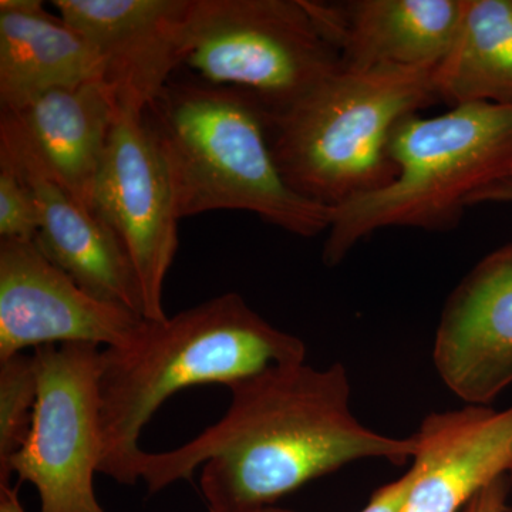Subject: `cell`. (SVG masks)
Returning <instances> with one entry per match:
<instances>
[{
    "label": "cell",
    "mask_w": 512,
    "mask_h": 512,
    "mask_svg": "<svg viewBox=\"0 0 512 512\" xmlns=\"http://www.w3.org/2000/svg\"><path fill=\"white\" fill-rule=\"evenodd\" d=\"M228 389L231 404L220 421L183 446L141 454L138 477L151 493L201 467L208 512H258L353 461L402 466L416 453V437L393 439L357 421L340 363L269 367Z\"/></svg>",
    "instance_id": "6da1fadb"
},
{
    "label": "cell",
    "mask_w": 512,
    "mask_h": 512,
    "mask_svg": "<svg viewBox=\"0 0 512 512\" xmlns=\"http://www.w3.org/2000/svg\"><path fill=\"white\" fill-rule=\"evenodd\" d=\"M305 359L301 339L266 322L235 292L160 322L144 319L127 345L100 353V474L126 485L140 480L141 433L180 390L228 387Z\"/></svg>",
    "instance_id": "7a4b0ae2"
},
{
    "label": "cell",
    "mask_w": 512,
    "mask_h": 512,
    "mask_svg": "<svg viewBox=\"0 0 512 512\" xmlns=\"http://www.w3.org/2000/svg\"><path fill=\"white\" fill-rule=\"evenodd\" d=\"M146 119L167 163L180 220L245 211L298 237L328 232L332 208L286 184L272 154L268 111L251 94L171 80Z\"/></svg>",
    "instance_id": "3957f363"
},
{
    "label": "cell",
    "mask_w": 512,
    "mask_h": 512,
    "mask_svg": "<svg viewBox=\"0 0 512 512\" xmlns=\"http://www.w3.org/2000/svg\"><path fill=\"white\" fill-rule=\"evenodd\" d=\"M436 69L339 70L289 109L268 114L272 154L286 184L335 210L392 183L393 130L439 103Z\"/></svg>",
    "instance_id": "277c9868"
},
{
    "label": "cell",
    "mask_w": 512,
    "mask_h": 512,
    "mask_svg": "<svg viewBox=\"0 0 512 512\" xmlns=\"http://www.w3.org/2000/svg\"><path fill=\"white\" fill-rule=\"evenodd\" d=\"M389 154L397 170L392 183L333 210L322 252L329 268L380 229L453 228L477 192L511 180L512 104H463L429 119L404 117Z\"/></svg>",
    "instance_id": "5b68a950"
},
{
    "label": "cell",
    "mask_w": 512,
    "mask_h": 512,
    "mask_svg": "<svg viewBox=\"0 0 512 512\" xmlns=\"http://www.w3.org/2000/svg\"><path fill=\"white\" fill-rule=\"evenodd\" d=\"M183 64L276 114L339 72L340 57L306 0H191Z\"/></svg>",
    "instance_id": "8992f818"
},
{
    "label": "cell",
    "mask_w": 512,
    "mask_h": 512,
    "mask_svg": "<svg viewBox=\"0 0 512 512\" xmlns=\"http://www.w3.org/2000/svg\"><path fill=\"white\" fill-rule=\"evenodd\" d=\"M100 353L87 343L33 350L35 414L9 476L35 485L40 512H104L94 493L101 461Z\"/></svg>",
    "instance_id": "52a82bcc"
},
{
    "label": "cell",
    "mask_w": 512,
    "mask_h": 512,
    "mask_svg": "<svg viewBox=\"0 0 512 512\" xmlns=\"http://www.w3.org/2000/svg\"><path fill=\"white\" fill-rule=\"evenodd\" d=\"M93 211L126 249L143 295L144 319L167 318L164 285L177 254L180 217L167 163L146 116L117 114Z\"/></svg>",
    "instance_id": "ba28073f"
},
{
    "label": "cell",
    "mask_w": 512,
    "mask_h": 512,
    "mask_svg": "<svg viewBox=\"0 0 512 512\" xmlns=\"http://www.w3.org/2000/svg\"><path fill=\"white\" fill-rule=\"evenodd\" d=\"M144 318L80 288L35 241L0 239V360L28 348H121Z\"/></svg>",
    "instance_id": "9c48e42d"
},
{
    "label": "cell",
    "mask_w": 512,
    "mask_h": 512,
    "mask_svg": "<svg viewBox=\"0 0 512 512\" xmlns=\"http://www.w3.org/2000/svg\"><path fill=\"white\" fill-rule=\"evenodd\" d=\"M103 66L120 113L144 117L184 63L191 0H55Z\"/></svg>",
    "instance_id": "30bf717a"
},
{
    "label": "cell",
    "mask_w": 512,
    "mask_h": 512,
    "mask_svg": "<svg viewBox=\"0 0 512 512\" xmlns=\"http://www.w3.org/2000/svg\"><path fill=\"white\" fill-rule=\"evenodd\" d=\"M433 359L468 406H487L512 384V244L481 259L448 296Z\"/></svg>",
    "instance_id": "8fae6325"
},
{
    "label": "cell",
    "mask_w": 512,
    "mask_h": 512,
    "mask_svg": "<svg viewBox=\"0 0 512 512\" xmlns=\"http://www.w3.org/2000/svg\"><path fill=\"white\" fill-rule=\"evenodd\" d=\"M0 156L12 161L35 195L40 215L35 242L42 254L90 295L144 318L136 271L109 225L55 183L3 121Z\"/></svg>",
    "instance_id": "7c38bea8"
},
{
    "label": "cell",
    "mask_w": 512,
    "mask_h": 512,
    "mask_svg": "<svg viewBox=\"0 0 512 512\" xmlns=\"http://www.w3.org/2000/svg\"><path fill=\"white\" fill-rule=\"evenodd\" d=\"M338 49L340 70L437 66L456 39L466 0H306Z\"/></svg>",
    "instance_id": "4fadbf2b"
},
{
    "label": "cell",
    "mask_w": 512,
    "mask_h": 512,
    "mask_svg": "<svg viewBox=\"0 0 512 512\" xmlns=\"http://www.w3.org/2000/svg\"><path fill=\"white\" fill-rule=\"evenodd\" d=\"M414 480L402 512H461L481 490L512 471V406H467L424 419Z\"/></svg>",
    "instance_id": "5bb4252c"
},
{
    "label": "cell",
    "mask_w": 512,
    "mask_h": 512,
    "mask_svg": "<svg viewBox=\"0 0 512 512\" xmlns=\"http://www.w3.org/2000/svg\"><path fill=\"white\" fill-rule=\"evenodd\" d=\"M116 99L101 79L39 94L16 111H0L43 171L83 207L93 211L94 188L111 128Z\"/></svg>",
    "instance_id": "9a60e30c"
},
{
    "label": "cell",
    "mask_w": 512,
    "mask_h": 512,
    "mask_svg": "<svg viewBox=\"0 0 512 512\" xmlns=\"http://www.w3.org/2000/svg\"><path fill=\"white\" fill-rule=\"evenodd\" d=\"M92 43L40 0L0 2V111H16L39 94L101 79ZM103 80V79H101Z\"/></svg>",
    "instance_id": "2e32d148"
},
{
    "label": "cell",
    "mask_w": 512,
    "mask_h": 512,
    "mask_svg": "<svg viewBox=\"0 0 512 512\" xmlns=\"http://www.w3.org/2000/svg\"><path fill=\"white\" fill-rule=\"evenodd\" d=\"M440 101L512 104V0H466L456 39L436 69Z\"/></svg>",
    "instance_id": "e0dca14e"
},
{
    "label": "cell",
    "mask_w": 512,
    "mask_h": 512,
    "mask_svg": "<svg viewBox=\"0 0 512 512\" xmlns=\"http://www.w3.org/2000/svg\"><path fill=\"white\" fill-rule=\"evenodd\" d=\"M37 384L35 355L0 360V485L10 484V460L32 429Z\"/></svg>",
    "instance_id": "ac0fdd59"
},
{
    "label": "cell",
    "mask_w": 512,
    "mask_h": 512,
    "mask_svg": "<svg viewBox=\"0 0 512 512\" xmlns=\"http://www.w3.org/2000/svg\"><path fill=\"white\" fill-rule=\"evenodd\" d=\"M39 228L35 195L12 161L0 156V239L35 241Z\"/></svg>",
    "instance_id": "d6986e66"
},
{
    "label": "cell",
    "mask_w": 512,
    "mask_h": 512,
    "mask_svg": "<svg viewBox=\"0 0 512 512\" xmlns=\"http://www.w3.org/2000/svg\"><path fill=\"white\" fill-rule=\"evenodd\" d=\"M414 480L413 468L393 483L379 488L370 498L365 510L360 512H402L404 501Z\"/></svg>",
    "instance_id": "ffe728a7"
},
{
    "label": "cell",
    "mask_w": 512,
    "mask_h": 512,
    "mask_svg": "<svg viewBox=\"0 0 512 512\" xmlns=\"http://www.w3.org/2000/svg\"><path fill=\"white\" fill-rule=\"evenodd\" d=\"M507 476L498 478L485 487L461 510V512H507Z\"/></svg>",
    "instance_id": "44dd1931"
},
{
    "label": "cell",
    "mask_w": 512,
    "mask_h": 512,
    "mask_svg": "<svg viewBox=\"0 0 512 512\" xmlns=\"http://www.w3.org/2000/svg\"><path fill=\"white\" fill-rule=\"evenodd\" d=\"M0 512H26L20 504L18 490L10 484L0 485Z\"/></svg>",
    "instance_id": "7402d4cb"
},
{
    "label": "cell",
    "mask_w": 512,
    "mask_h": 512,
    "mask_svg": "<svg viewBox=\"0 0 512 512\" xmlns=\"http://www.w3.org/2000/svg\"><path fill=\"white\" fill-rule=\"evenodd\" d=\"M483 202H512V180L491 185L483 192Z\"/></svg>",
    "instance_id": "603a6c76"
},
{
    "label": "cell",
    "mask_w": 512,
    "mask_h": 512,
    "mask_svg": "<svg viewBox=\"0 0 512 512\" xmlns=\"http://www.w3.org/2000/svg\"><path fill=\"white\" fill-rule=\"evenodd\" d=\"M258 512H292V511H286V510H279V508H264V510L258 511Z\"/></svg>",
    "instance_id": "cb8c5ba5"
},
{
    "label": "cell",
    "mask_w": 512,
    "mask_h": 512,
    "mask_svg": "<svg viewBox=\"0 0 512 512\" xmlns=\"http://www.w3.org/2000/svg\"><path fill=\"white\" fill-rule=\"evenodd\" d=\"M511 484H512V471H511Z\"/></svg>",
    "instance_id": "d4e9b609"
}]
</instances>
